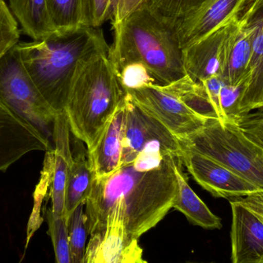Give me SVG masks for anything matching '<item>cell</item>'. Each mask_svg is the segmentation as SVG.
Segmentation results:
<instances>
[{
	"mask_svg": "<svg viewBox=\"0 0 263 263\" xmlns=\"http://www.w3.org/2000/svg\"><path fill=\"white\" fill-rule=\"evenodd\" d=\"M115 0H86L88 25L100 28L108 20H112Z\"/></svg>",
	"mask_w": 263,
	"mask_h": 263,
	"instance_id": "obj_29",
	"label": "cell"
},
{
	"mask_svg": "<svg viewBox=\"0 0 263 263\" xmlns=\"http://www.w3.org/2000/svg\"><path fill=\"white\" fill-rule=\"evenodd\" d=\"M246 86L247 83L232 85L224 82L221 88L219 101L226 121L238 124L242 118L239 105Z\"/></svg>",
	"mask_w": 263,
	"mask_h": 263,
	"instance_id": "obj_28",
	"label": "cell"
},
{
	"mask_svg": "<svg viewBox=\"0 0 263 263\" xmlns=\"http://www.w3.org/2000/svg\"><path fill=\"white\" fill-rule=\"evenodd\" d=\"M235 20L182 49L185 72L193 80L201 82L213 76H220L224 45Z\"/></svg>",
	"mask_w": 263,
	"mask_h": 263,
	"instance_id": "obj_14",
	"label": "cell"
},
{
	"mask_svg": "<svg viewBox=\"0 0 263 263\" xmlns=\"http://www.w3.org/2000/svg\"><path fill=\"white\" fill-rule=\"evenodd\" d=\"M83 143L76 138L75 153H72L73 161L68 174L65 193L64 215L67 217L79 205L86 202L93 182L88 150Z\"/></svg>",
	"mask_w": 263,
	"mask_h": 263,
	"instance_id": "obj_20",
	"label": "cell"
},
{
	"mask_svg": "<svg viewBox=\"0 0 263 263\" xmlns=\"http://www.w3.org/2000/svg\"><path fill=\"white\" fill-rule=\"evenodd\" d=\"M181 142L183 148L219 162L263 191V149L237 124L210 120Z\"/></svg>",
	"mask_w": 263,
	"mask_h": 263,
	"instance_id": "obj_5",
	"label": "cell"
},
{
	"mask_svg": "<svg viewBox=\"0 0 263 263\" xmlns=\"http://www.w3.org/2000/svg\"><path fill=\"white\" fill-rule=\"evenodd\" d=\"M233 222L231 260L263 263V222L237 199L230 201Z\"/></svg>",
	"mask_w": 263,
	"mask_h": 263,
	"instance_id": "obj_13",
	"label": "cell"
},
{
	"mask_svg": "<svg viewBox=\"0 0 263 263\" xmlns=\"http://www.w3.org/2000/svg\"><path fill=\"white\" fill-rule=\"evenodd\" d=\"M106 46L101 28L91 26L16 44L26 71L57 114L65 111L79 62Z\"/></svg>",
	"mask_w": 263,
	"mask_h": 263,
	"instance_id": "obj_2",
	"label": "cell"
},
{
	"mask_svg": "<svg viewBox=\"0 0 263 263\" xmlns=\"http://www.w3.org/2000/svg\"><path fill=\"white\" fill-rule=\"evenodd\" d=\"M237 125L250 140L263 149V112L250 113L242 117Z\"/></svg>",
	"mask_w": 263,
	"mask_h": 263,
	"instance_id": "obj_30",
	"label": "cell"
},
{
	"mask_svg": "<svg viewBox=\"0 0 263 263\" xmlns=\"http://www.w3.org/2000/svg\"><path fill=\"white\" fill-rule=\"evenodd\" d=\"M180 157L176 160L175 174L177 181V194L173 208L182 213L193 225L205 230H220L221 219L213 214L190 186L186 176L182 170Z\"/></svg>",
	"mask_w": 263,
	"mask_h": 263,
	"instance_id": "obj_19",
	"label": "cell"
},
{
	"mask_svg": "<svg viewBox=\"0 0 263 263\" xmlns=\"http://www.w3.org/2000/svg\"><path fill=\"white\" fill-rule=\"evenodd\" d=\"M142 248L125 225L118 203L108 215L102 234L90 236L83 263H144Z\"/></svg>",
	"mask_w": 263,
	"mask_h": 263,
	"instance_id": "obj_9",
	"label": "cell"
},
{
	"mask_svg": "<svg viewBox=\"0 0 263 263\" xmlns=\"http://www.w3.org/2000/svg\"><path fill=\"white\" fill-rule=\"evenodd\" d=\"M247 3V0H201L175 26L181 49L237 19Z\"/></svg>",
	"mask_w": 263,
	"mask_h": 263,
	"instance_id": "obj_11",
	"label": "cell"
},
{
	"mask_svg": "<svg viewBox=\"0 0 263 263\" xmlns=\"http://www.w3.org/2000/svg\"><path fill=\"white\" fill-rule=\"evenodd\" d=\"M35 151L51 152L53 148L36 128L0 104V171Z\"/></svg>",
	"mask_w": 263,
	"mask_h": 263,
	"instance_id": "obj_12",
	"label": "cell"
},
{
	"mask_svg": "<svg viewBox=\"0 0 263 263\" xmlns=\"http://www.w3.org/2000/svg\"><path fill=\"white\" fill-rule=\"evenodd\" d=\"M112 26L114 42L108 56L116 74L124 65L137 62L161 86L186 75L176 28L154 15L145 3Z\"/></svg>",
	"mask_w": 263,
	"mask_h": 263,
	"instance_id": "obj_3",
	"label": "cell"
},
{
	"mask_svg": "<svg viewBox=\"0 0 263 263\" xmlns=\"http://www.w3.org/2000/svg\"><path fill=\"white\" fill-rule=\"evenodd\" d=\"M237 199L247 208H250L263 222V191H256L247 197H242Z\"/></svg>",
	"mask_w": 263,
	"mask_h": 263,
	"instance_id": "obj_31",
	"label": "cell"
},
{
	"mask_svg": "<svg viewBox=\"0 0 263 263\" xmlns=\"http://www.w3.org/2000/svg\"><path fill=\"white\" fill-rule=\"evenodd\" d=\"M148 9L168 24L176 26L177 22L201 0H144Z\"/></svg>",
	"mask_w": 263,
	"mask_h": 263,
	"instance_id": "obj_25",
	"label": "cell"
},
{
	"mask_svg": "<svg viewBox=\"0 0 263 263\" xmlns=\"http://www.w3.org/2000/svg\"><path fill=\"white\" fill-rule=\"evenodd\" d=\"M109 46L96 49L80 60L71 84L65 112L71 133L88 151L126 97L108 52Z\"/></svg>",
	"mask_w": 263,
	"mask_h": 263,
	"instance_id": "obj_4",
	"label": "cell"
},
{
	"mask_svg": "<svg viewBox=\"0 0 263 263\" xmlns=\"http://www.w3.org/2000/svg\"><path fill=\"white\" fill-rule=\"evenodd\" d=\"M180 159L194 180L214 197L238 199L260 190L222 164L200 153L184 148Z\"/></svg>",
	"mask_w": 263,
	"mask_h": 263,
	"instance_id": "obj_10",
	"label": "cell"
},
{
	"mask_svg": "<svg viewBox=\"0 0 263 263\" xmlns=\"http://www.w3.org/2000/svg\"><path fill=\"white\" fill-rule=\"evenodd\" d=\"M117 75L125 91L139 89L149 85H159L146 66L137 62L124 65Z\"/></svg>",
	"mask_w": 263,
	"mask_h": 263,
	"instance_id": "obj_27",
	"label": "cell"
},
{
	"mask_svg": "<svg viewBox=\"0 0 263 263\" xmlns=\"http://www.w3.org/2000/svg\"><path fill=\"white\" fill-rule=\"evenodd\" d=\"M57 33L76 30L88 25L86 0H46Z\"/></svg>",
	"mask_w": 263,
	"mask_h": 263,
	"instance_id": "obj_22",
	"label": "cell"
},
{
	"mask_svg": "<svg viewBox=\"0 0 263 263\" xmlns=\"http://www.w3.org/2000/svg\"><path fill=\"white\" fill-rule=\"evenodd\" d=\"M254 27L238 17L226 40L220 77L226 83L238 85L248 83Z\"/></svg>",
	"mask_w": 263,
	"mask_h": 263,
	"instance_id": "obj_16",
	"label": "cell"
},
{
	"mask_svg": "<svg viewBox=\"0 0 263 263\" xmlns=\"http://www.w3.org/2000/svg\"><path fill=\"white\" fill-rule=\"evenodd\" d=\"M126 92L135 104L180 141L188 138L210 120L193 111L168 84L149 85Z\"/></svg>",
	"mask_w": 263,
	"mask_h": 263,
	"instance_id": "obj_8",
	"label": "cell"
},
{
	"mask_svg": "<svg viewBox=\"0 0 263 263\" xmlns=\"http://www.w3.org/2000/svg\"><path fill=\"white\" fill-rule=\"evenodd\" d=\"M126 118L121 166L130 165L136 159L161 162L166 156L179 157L183 145L160 122L147 114L126 96Z\"/></svg>",
	"mask_w": 263,
	"mask_h": 263,
	"instance_id": "obj_7",
	"label": "cell"
},
{
	"mask_svg": "<svg viewBox=\"0 0 263 263\" xmlns=\"http://www.w3.org/2000/svg\"><path fill=\"white\" fill-rule=\"evenodd\" d=\"M126 118L125 97L106 125L93 149L88 151L94 179L107 177L121 167Z\"/></svg>",
	"mask_w": 263,
	"mask_h": 263,
	"instance_id": "obj_15",
	"label": "cell"
},
{
	"mask_svg": "<svg viewBox=\"0 0 263 263\" xmlns=\"http://www.w3.org/2000/svg\"><path fill=\"white\" fill-rule=\"evenodd\" d=\"M0 104L52 139L57 114L26 71L16 45L0 59Z\"/></svg>",
	"mask_w": 263,
	"mask_h": 263,
	"instance_id": "obj_6",
	"label": "cell"
},
{
	"mask_svg": "<svg viewBox=\"0 0 263 263\" xmlns=\"http://www.w3.org/2000/svg\"><path fill=\"white\" fill-rule=\"evenodd\" d=\"M86 202L79 205L68 218L69 247L72 263H83L89 235L87 217L85 212Z\"/></svg>",
	"mask_w": 263,
	"mask_h": 263,
	"instance_id": "obj_23",
	"label": "cell"
},
{
	"mask_svg": "<svg viewBox=\"0 0 263 263\" xmlns=\"http://www.w3.org/2000/svg\"><path fill=\"white\" fill-rule=\"evenodd\" d=\"M49 233L53 245L55 261L58 263H72L69 247L68 218L66 215L55 216L52 209H48L46 213Z\"/></svg>",
	"mask_w": 263,
	"mask_h": 263,
	"instance_id": "obj_24",
	"label": "cell"
},
{
	"mask_svg": "<svg viewBox=\"0 0 263 263\" xmlns=\"http://www.w3.org/2000/svg\"><path fill=\"white\" fill-rule=\"evenodd\" d=\"M70 127L66 112L57 114L53 123L52 140L54 142L52 157V213L64 215L65 193L69 169L73 161L70 147Z\"/></svg>",
	"mask_w": 263,
	"mask_h": 263,
	"instance_id": "obj_17",
	"label": "cell"
},
{
	"mask_svg": "<svg viewBox=\"0 0 263 263\" xmlns=\"http://www.w3.org/2000/svg\"><path fill=\"white\" fill-rule=\"evenodd\" d=\"M9 3L22 32L32 40H45L55 33L46 0H9Z\"/></svg>",
	"mask_w": 263,
	"mask_h": 263,
	"instance_id": "obj_21",
	"label": "cell"
},
{
	"mask_svg": "<svg viewBox=\"0 0 263 263\" xmlns=\"http://www.w3.org/2000/svg\"><path fill=\"white\" fill-rule=\"evenodd\" d=\"M262 2L263 0H247V5L239 16L246 17L250 15Z\"/></svg>",
	"mask_w": 263,
	"mask_h": 263,
	"instance_id": "obj_32",
	"label": "cell"
},
{
	"mask_svg": "<svg viewBox=\"0 0 263 263\" xmlns=\"http://www.w3.org/2000/svg\"><path fill=\"white\" fill-rule=\"evenodd\" d=\"M18 22L5 0H0V59L20 42Z\"/></svg>",
	"mask_w": 263,
	"mask_h": 263,
	"instance_id": "obj_26",
	"label": "cell"
},
{
	"mask_svg": "<svg viewBox=\"0 0 263 263\" xmlns=\"http://www.w3.org/2000/svg\"><path fill=\"white\" fill-rule=\"evenodd\" d=\"M179 157L167 156L161 165L149 170L130 164L107 177L94 179L85 206L89 236L103 233L116 203L133 239L156 226L173 208L177 194L175 165Z\"/></svg>",
	"mask_w": 263,
	"mask_h": 263,
	"instance_id": "obj_1",
	"label": "cell"
},
{
	"mask_svg": "<svg viewBox=\"0 0 263 263\" xmlns=\"http://www.w3.org/2000/svg\"><path fill=\"white\" fill-rule=\"evenodd\" d=\"M239 18L250 22L254 27L248 83L239 105L242 117L253 110L263 109V2L251 14Z\"/></svg>",
	"mask_w": 263,
	"mask_h": 263,
	"instance_id": "obj_18",
	"label": "cell"
}]
</instances>
